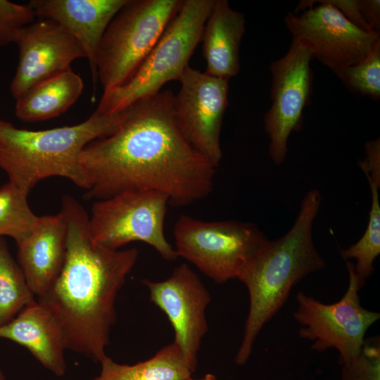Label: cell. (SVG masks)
<instances>
[{
	"mask_svg": "<svg viewBox=\"0 0 380 380\" xmlns=\"http://www.w3.org/2000/svg\"><path fill=\"white\" fill-rule=\"evenodd\" d=\"M168 89L126 108L112 134L87 145L81 163L89 179L85 196L102 200L127 190L166 194L169 204L184 207L207 197L216 167L181 134Z\"/></svg>",
	"mask_w": 380,
	"mask_h": 380,
	"instance_id": "obj_1",
	"label": "cell"
},
{
	"mask_svg": "<svg viewBox=\"0 0 380 380\" xmlns=\"http://www.w3.org/2000/svg\"><path fill=\"white\" fill-rule=\"evenodd\" d=\"M67 253L61 274L38 298L58 322L68 349L96 362L106 357L116 318L115 300L139 255L137 248L111 250L94 241L89 215L73 197L63 196Z\"/></svg>",
	"mask_w": 380,
	"mask_h": 380,
	"instance_id": "obj_2",
	"label": "cell"
},
{
	"mask_svg": "<svg viewBox=\"0 0 380 380\" xmlns=\"http://www.w3.org/2000/svg\"><path fill=\"white\" fill-rule=\"evenodd\" d=\"M321 204L319 190L304 196L296 221L283 236L266 244L238 279L249 294L250 305L235 362L243 365L264 325L282 308L292 288L309 274L326 267L312 239L313 222Z\"/></svg>",
	"mask_w": 380,
	"mask_h": 380,
	"instance_id": "obj_3",
	"label": "cell"
},
{
	"mask_svg": "<svg viewBox=\"0 0 380 380\" xmlns=\"http://www.w3.org/2000/svg\"><path fill=\"white\" fill-rule=\"evenodd\" d=\"M125 115V110L109 114L95 110L77 125L35 131L0 120V168L27 194L51 177L68 179L87 191L90 183L80 160L82 151L115 132Z\"/></svg>",
	"mask_w": 380,
	"mask_h": 380,
	"instance_id": "obj_4",
	"label": "cell"
},
{
	"mask_svg": "<svg viewBox=\"0 0 380 380\" xmlns=\"http://www.w3.org/2000/svg\"><path fill=\"white\" fill-rule=\"evenodd\" d=\"M215 0H183L164 32L131 78L103 91L95 110L104 114L125 110L153 95L172 80L179 81L201 40Z\"/></svg>",
	"mask_w": 380,
	"mask_h": 380,
	"instance_id": "obj_5",
	"label": "cell"
},
{
	"mask_svg": "<svg viewBox=\"0 0 380 380\" xmlns=\"http://www.w3.org/2000/svg\"><path fill=\"white\" fill-rule=\"evenodd\" d=\"M183 0H127L106 28L96 67L103 91L127 82L179 11Z\"/></svg>",
	"mask_w": 380,
	"mask_h": 380,
	"instance_id": "obj_6",
	"label": "cell"
},
{
	"mask_svg": "<svg viewBox=\"0 0 380 380\" xmlns=\"http://www.w3.org/2000/svg\"><path fill=\"white\" fill-rule=\"evenodd\" d=\"M173 234L178 257L217 284L238 279L269 240L254 223L204 221L187 215L178 217Z\"/></svg>",
	"mask_w": 380,
	"mask_h": 380,
	"instance_id": "obj_7",
	"label": "cell"
},
{
	"mask_svg": "<svg viewBox=\"0 0 380 380\" xmlns=\"http://www.w3.org/2000/svg\"><path fill=\"white\" fill-rule=\"evenodd\" d=\"M169 198L153 190H127L94 203L89 227L97 244L111 250L134 241L152 246L167 261L179 257L164 232Z\"/></svg>",
	"mask_w": 380,
	"mask_h": 380,
	"instance_id": "obj_8",
	"label": "cell"
},
{
	"mask_svg": "<svg viewBox=\"0 0 380 380\" xmlns=\"http://www.w3.org/2000/svg\"><path fill=\"white\" fill-rule=\"evenodd\" d=\"M355 265L346 260L349 283L345 294L337 302L326 304L305 294L297 293L298 307L293 316L301 326L298 334L312 341L317 351L336 349L341 365L356 357L365 340L367 329L380 318V313L364 308L358 291L362 289Z\"/></svg>",
	"mask_w": 380,
	"mask_h": 380,
	"instance_id": "obj_9",
	"label": "cell"
},
{
	"mask_svg": "<svg viewBox=\"0 0 380 380\" xmlns=\"http://www.w3.org/2000/svg\"><path fill=\"white\" fill-rule=\"evenodd\" d=\"M298 15L289 13L285 25L292 41L333 72L363 60L380 39L379 33L362 30L327 0L311 1Z\"/></svg>",
	"mask_w": 380,
	"mask_h": 380,
	"instance_id": "obj_10",
	"label": "cell"
},
{
	"mask_svg": "<svg viewBox=\"0 0 380 380\" xmlns=\"http://www.w3.org/2000/svg\"><path fill=\"white\" fill-rule=\"evenodd\" d=\"M173 98L176 125L198 153L217 167L222 157L220 133L228 106L229 80L186 68Z\"/></svg>",
	"mask_w": 380,
	"mask_h": 380,
	"instance_id": "obj_11",
	"label": "cell"
},
{
	"mask_svg": "<svg viewBox=\"0 0 380 380\" xmlns=\"http://www.w3.org/2000/svg\"><path fill=\"white\" fill-rule=\"evenodd\" d=\"M312 59L309 51L292 41L286 53L270 64L272 106L263 123L270 141L269 156L276 165L286 159L291 133L302 128L303 110L312 94Z\"/></svg>",
	"mask_w": 380,
	"mask_h": 380,
	"instance_id": "obj_12",
	"label": "cell"
},
{
	"mask_svg": "<svg viewBox=\"0 0 380 380\" xmlns=\"http://www.w3.org/2000/svg\"><path fill=\"white\" fill-rule=\"evenodd\" d=\"M142 283L148 290L150 300L167 316L175 332L173 342L195 372L198 353L208 329L205 317L211 301L208 290L186 263L175 267L164 280L144 279Z\"/></svg>",
	"mask_w": 380,
	"mask_h": 380,
	"instance_id": "obj_13",
	"label": "cell"
},
{
	"mask_svg": "<svg viewBox=\"0 0 380 380\" xmlns=\"http://www.w3.org/2000/svg\"><path fill=\"white\" fill-rule=\"evenodd\" d=\"M18 63L10 91L17 100L39 82L71 68L86 53L76 39L54 20L38 18L23 27L14 42Z\"/></svg>",
	"mask_w": 380,
	"mask_h": 380,
	"instance_id": "obj_14",
	"label": "cell"
},
{
	"mask_svg": "<svg viewBox=\"0 0 380 380\" xmlns=\"http://www.w3.org/2000/svg\"><path fill=\"white\" fill-rule=\"evenodd\" d=\"M127 0H31L36 17L56 21L83 48L90 66L94 96L98 83L96 58L109 23Z\"/></svg>",
	"mask_w": 380,
	"mask_h": 380,
	"instance_id": "obj_15",
	"label": "cell"
},
{
	"mask_svg": "<svg viewBox=\"0 0 380 380\" xmlns=\"http://www.w3.org/2000/svg\"><path fill=\"white\" fill-rule=\"evenodd\" d=\"M16 243L18 265L39 298L56 282L65 264L67 225L63 213L38 216L31 232Z\"/></svg>",
	"mask_w": 380,
	"mask_h": 380,
	"instance_id": "obj_16",
	"label": "cell"
},
{
	"mask_svg": "<svg viewBox=\"0 0 380 380\" xmlns=\"http://www.w3.org/2000/svg\"><path fill=\"white\" fill-rule=\"evenodd\" d=\"M0 337L25 347L56 376L65 374L67 346L63 331L53 315L38 302L26 306L11 321L0 327Z\"/></svg>",
	"mask_w": 380,
	"mask_h": 380,
	"instance_id": "obj_17",
	"label": "cell"
},
{
	"mask_svg": "<svg viewBox=\"0 0 380 380\" xmlns=\"http://www.w3.org/2000/svg\"><path fill=\"white\" fill-rule=\"evenodd\" d=\"M245 23L244 15L232 9L227 0H215L201 35L205 72L229 81L238 75Z\"/></svg>",
	"mask_w": 380,
	"mask_h": 380,
	"instance_id": "obj_18",
	"label": "cell"
},
{
	"mask_svg": "<svg viewBox=\"0 0 380 380\" xmlns=\"http://www.w3.org/2000/svg\"><path fill=\"white\" fill-rule=\"evenodd\" d=\"M83 89L80 76L68 68L35 84L15 100V116L26 122L59 116L76 102Z\"/></svg>",
	"mask_w": 380,
	"mask_h": 380,
	"instance_id": "obj_19",
	"label": "cell"
},
{
	"mask_svg": "<svg viewBox=\"0 0 380 380\" xmlns=\"http://www.w3.org/2000/svg\"><path fill=\"white\" fill-rule=\"evenodd\" d=\"M100 363L101 372L93 380H184L194 373L174 342L134 365L119 364L108 356Z\"/></svg>",
	"mask_w": 380,
	"mask_h": 380,
	"instance_id": "obj_20",
	"label": "cell"
},
{
	"mask_svg": "<svg viewBox=\"0 0 380 380\" xmlns=\"http://www.w3.org/2000/svg\"><path fill=\"white\" fill-rule=\"evenodd\" d=\"M35 301L21 268L12 258L6 241L0 238V327Z\"/></svg>",
	"mask_w": 380,
	"mask_h": 380,
	"instance_id": "obj_21",
	"label": "cell"
},
{
	"mask_svg": "<svg viewBox=\"0 0 380 380\" xmlns=\"http://www.w3.org/2000/svg\"><path fill=\"white\" fill-rule=\"evenodd\" d=\"M372 195V205L369 221L362 236L355 243L341 251V257L346 260L355 259V272L362 288L365 280L372 274L374 262L380 254V203L379 185L367 179Z\"/></svg>",
	"mask_w": 380,
	"mask_h": 380,
	"instance_id": "obj_22",
	"label": "cell"
},
{
	"mask_svg": "<svg viewBox=\"0 0 380 380\" xmlns=\"http://www.w3.org/2000/svg\"><path fill=\"white\" fill-rule=\"evenodd\" d=\"M27 196L10 182L0 187V236L18 242L33 229L38 216L30 209Z\"/></svg>",
	"mask_w": 380,
	"mask_h": 380,
	"instance_id": "obj_23",
	"label": "cell"
},
{
	"mask_svg": "<svg viewBox=\"0 0 380 380\" xmlns=\"http://www.w3.org/2000/svg\"><path fill=\"white\" fill-rule=\"evenodd\" d=\"M334 72L350 91L379 100L380 39L363 60Z\"/></svg>",
	"mask_w": 380,
	"mask_h": 380,
	"instance_id": "obj_24",
	"label": "cell"
},
{
	"mask_svg": "<svg viewBox=\"0 0 380 380\" xmlns=\"http://www.w3.org/2000/svg\"><path fill=\"white\" fill-rule=\"evenodd\" d=\"M341 380H380V340L365 338L359 355L342 365Z\"/></svg>",
	"mask_w": 380,
	"mask_h": 380,
	"instance_id": "obj_25",
	"label": "cell"
},
{
	"mask_svg": "<svg viewBox=\"0 0 380 380\" xmlns=\"http://www.w3.org/2000/svg\"><path fill=\"white\" fill-rule=\"evenodd\" d=\"M36 18L29 3L0 0V47L14 43L19 32Z\"/></svg>",
	"mask_w": 380,
	"mask_h": 380,
	"instance_id": "obj_26",
	"label": "cell"
},
{
	"mask_svg": "<svg viewBox=\"0 0 380 380\" xmlns=\"http://www.w3.org/2000/svg\"><path fill=\"white\" fill-rule=\"evenodd\" d=\"M366 158L359 163L367 179L380 185V139L368 141L365 145Z\"/></svg>",
	"mask_w": 380,
	"mask_h": 380,
	"instance_id": "obj_27",
	"label": "cell"
},
{
	"mask_svg": "<svg viewBox=\"0 0 380 380\" xmlns=\"http://www.w3.org/2000/svg\"><path fill=\"white\" fill-rule=\"evenodd\" d=\"M339 10L346 18L358 27L367 32H372L365 22L360 5V0H327Z\"/></svg>",
	"mask_w": 380,
	"mask_h": 380,
	"instance_id": "obj_28",
	"label": "cell"
},
{
	"mask_svg": "<svg viewBox=\"0 0 380 380\" xmlns=\"http://www.w3.org/2000/svg\"><path fill=\"white\" fill-rule=\"evenodd\" d=\"M360 5L365 22L372 32L379 33L380 1L360 0Z\"/></svg>",
	"mask_w": 380,
	"mask_h": 380,
	"instance_id": "obj_29",
	"label": "cell"
},
{
	"mask_svg": "<svg viewBox=\"0 0 380 380\" xmlns=\"http://www.w3.org/2000/svg\"><path fill=\"white\" fill-rule=\"evenodd\" d=\"M184 380H219V379L213 374L208 373V374H205L201 379H193L191 376H190Z\"/></svg>",
	"mask_w": 380,
	"mask_h": 380,
	"instance_id": "obj_30",
	"label": "cell"
},
{
	"mask_svg": "<svg viewBox=\"0 0 380 380\" xmlns=\"http://www.w3.org/2000/svg\"><path fill=\"white\" fill-rule=\"evenodd\" d=\"M0 380H6L3 372L0 370Z\"/></svg>",
	"mask_w": 380,
	"mask_h": 380,
	"instance_id": "obj_31",
	"label": "cell"
}]
</instances>
